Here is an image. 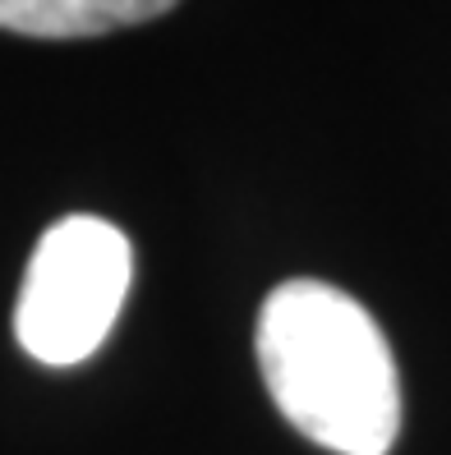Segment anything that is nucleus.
Wrapping results in <instances>:
<instances>
[{
	"label": "nucleus",
	"instance_id": "f257e3e1",
	"mask_svg": "<svg viewBox=\"0 0 451 455\" xmlns=\"http://www.w3.org/2000/svg\"><path fill=\"white\" fill-rule=\"evenodd\" d=\"M258 368L277 410L336 455H387L401 378L383 327L327 281H286L258 313Z\"/></svg>",
	"mask_w": 451,
	"mask_h": 455
},
{
	"label": "nucleus",
	"instance_id": "f03ea898",
	"mask_svg": "<svg viewBox=\"0 0 451 455\" xmlns=\"http://www.w3.org/2000/svg\"><path fill=\"white\" fill-rule=\"evenodd\" d=\"M134 281V249L101 217H65L33 249L19 290L14 336L37 363H84L111 336Z\"/></svg>",
	"mask_w": 451,
	"mask_h": 455
},
{
	"label": "nucleus",
	"instance_id": "7ed1b4c3",
	"mask_svg": "<svg viewBox=\"0 0 451 455\" xmlns=\"http://www.w3.org/2000/svg\"><path fill=\"white\" fill-rule=\"evenodd\" d=\"M175 10V0H0V28L19 37H101Z\"/></svg>",
	"mask_w": 451,
	"mask_h": 455
}]
</instances>
